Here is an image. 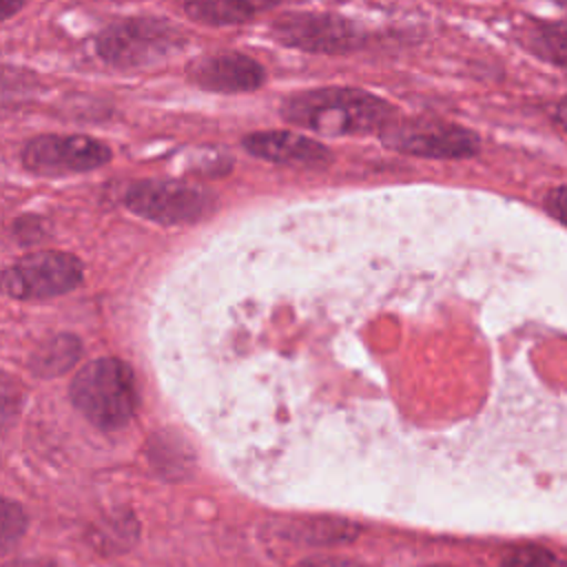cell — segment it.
Segmentation results:
<instances>
[{"label":"cell","mask_w":567,"mask_h":567,"mask_svg":"<svg viewBox=\"0 0 567 567\" xmlns=\"http://www.w3.org/2000/svg\"><path fill=\"white\" fill-rule=\"evenodd\" d=\"M281 117L321 135L381 133L396 109L383 97L352 86H323L292 93L281 102Z\"/></svg>","instance_id":"6da1fadb"},{"label":"cell","mask_w":567,"mask_h":567,"mask_svg":"<svg viewBox=\"0 0 567 567\" xmlns=\"http://www.w3.org/2000/svg\"><path fill=\"white\" fill-rule=\"evenodd\" d=\"M69 394L78 412L100 430L124 427L137 408L135 374L115 357H100L80 368Z\"/></svg>","instance_id":"7a4b0ae2"},{"label":"cell","mask_w":567,"mask_h":567,"mask_svg":"<svg viewBox=\"0 0 567 567\" xmlns=\"http://www.w3.org/2000/svg\"><path fill=\"white\" fill-rule=\"evenodd\" d=\"M184 44L175 24L159 18H126L109 24L95 38L97 55L120 69L153 64Z\"/></svg>","instance_id":"3957f363"},{"label":"cell","mask_w":567,"mask_h":567,"mask_svg":"<svg viewBox=\"0 0 567 567\" xmlns=\"http://www.w3.org/2000/svg\"><path fill=\"white\" fill-rule=\"evenodd\" d=\"M381 142L405 155L427 159H461L478 153L474 131L436 117H394L381 133Z\"/></svg>","instance_id":"277c9868"},{"label":"cell","mask_w":567,"mask_h":567,"mask_svg":"<svg viewBox=\"0 0 567 567\" xmlns=\"http://www.w3.org/2000/svg\"><path fill=\"white\" fill-rule=\"evenodd\" d=\"M84 281L82 261L62 250H38L16 259L2 272V288L9 297L31 301L60 297Z\"/></svg>","instance_id":"5b68a950"},{"label":"cell","mask_w":567,"mask_h":567,"mask_svg":"<svg viewBox=\"0 0 567 567\" xmlns=\"http://www.w3.org/2000/svg\"><path fill=\"white\" fill-rule=\"evenodd\" d=\"M124 206L157 224H193L213 208V195L199 186L177 179H142L124 193Z\"/></svg>","instance_id":"8992f818"},{"label":"cell","mask_w":567,"mask_h":567,"mask_svg":"<svg viewBox=\"0 0 567 567\" xmlns=\"http://www.w3.org/2000/svg\"><path fill=\"white\" fill-rule=\"evenodd\" d=\"M270 33L284 47L323 55L352 53L363 44V33L354 22L334 13L317 11L284 13L272 20Z\"/></svg>","instance_id":"52a82bcc"},{"label":"cell","mask_w":567,"mask_h":567,"mask_svg":"<svg viewBox=\"0 0 567 567\" xmlns=\"http://www.w3.org/2000/svg\"><path fill=\"white\" fill-rule=\"evenodd\" d=\"M111 148L89 135H38L22 148V166L42 177L86 173L111 162Z\"/></svg>","instance_id":"ba28073f"},{"label":"cell","mask_w":567,"mask_h":567,"mask_svg":"<svg viewBox=\"0 0 567 567\" xmlns=\"http://www.w3.org/2000/svg\"><path fill=\"white\" fill-rule=\"evenodd\" d=\"M190 84L213 93H248L266 82L264 66L239 51L208 53L186 66Z\"/></svg>","instance_id":"9c48e42d"},{"label":"cell","mask_w":567,"mask_h":567,"mask_svg":"<svg viewBox=\"0 0 567 567\" xmlns=\"http://www.w3.org/2000/svg\"><path fill=\"white\" fill-rule=\"evenodd\" d=\"M241 146L250 155L281 166L326 168L332 162L330 148L292 131H255L241 140Z\"/></svg>","instance_id":"30bf717a"},{"label":"cell","mask_w":567,"mask_h":567,"mask_svg":"<svg viewBox=\"0 0 567 567\" xmlns=\"http://www.w3.org/2000/svg\"><path fill=\"white\" fill-rule=\"evenodd\" d=\"M281 0H184V13L210 27H228L252 20L257 13L277 7Z\"/></svg>","instance_id":"8fae6325"},{"label":"cell","mask_w":567,"mask_h":567,"mask_svg":"<svg viewBox=\"0 0 567 567\" xmlns=\"http://www.w3.org/2000/svg\"><path fill=\"white\" fill-rule=\"evenodd\" d=\"M82 343L75 334H55L47 339L29 359V368L38 377H55L66 372L80 357Z\"/></svg>","instance_id":"7c38bea8"},{"label":"cell","mask_w":567,"mask_h":567,"mask_svg":"<svg viewBox=\"0 0 567 567\" xmlns=\"http://www.w3.org/2000/svg\"><path fill=\"white\" fill-rule=\"evenodd\" d=\"M523 42L540 60L567 66V20L534 22L527 27Z\"/></svg>","instance_id":"4fadbf2b"},{"label":"cell","mask_w":567,"mask_h":567,"mask_svg":"<svg viewBox=\"0 0 567 567\" xmlns=\"http://www.w3.org/2000/svg\"><path fill=\"white\" fill-rule=\"evenodd\" d=\"M501 567H567L563 558L543 547H520L503 558Z\"/></svg>","instance_id":"5bb4252c"},{"label":"cell","mask_w":567,"mask_h":567,"mask_svg":"<svg viewBox=\"0 0 567 567\" xmlns=\"http://www.w3.org/2000/svg\"><path fill=\"white\" fill-rule=\"evenodd\" d=\"M2 538H0V547L2 551H9L24 534L27 529V516L22 512V507L9 498L2 501Z\"/></svg>","instance_id":"9a60e30c"},{"label":"cell","mask_w":567,"mask_h":567,"mask_svg":"<svg viewBox=\"0 0 567 567\" xmlns=\"http://www.w3.org/2000/svg\"><path fill=\"white\" fill-rule=\"evenodd\" d=\"M13 233L22 244H33V241H42V237H47L49 230H47L44 219H40L35 215H24V217L16 219Z\"/></svg>","instance_id":"2e32d148"},{"label":"cell","mask_w":567,"mask_h":567,"mask_svg":"<svg viewBox=\"0 0 567 567\" xmlns=\"http://www.w3.org/2000/svg\"><path fill=\"white\" fill-rule=\"evenodd\" d=\"M545 208H547L549 215H554L558 221L567 224V186L551 188V190L545 195Z\"/></svg>","instance_id":"e0dca14e"},{"label":"cell","mask_w":567,"mask_h":567,"mask_svg":"<svg viewBox=\"0 0 567 567\" xmlns=\"http://www.w3.org/2000/svg\"><path fill=\"white\" fill-rule=\"evenodd\" d=\"M299 567H361L359 563H352L348 558H334V556H319L301 563Z\"/></svg>","instance_id":"ac0fdd59"},{"label":"cell","mask_w":567,"mask_h":567,"mask_svg":"<svg viewBox=\"0 0 567 567\" xmlns=\"http://www.w3.org/2000/svg\"><path fill=\"white\" fill-rule=\"evenodd\" d=\"M29 0H0V9H2V18L9 20L11 16H16Z\"/></svg>","instance_id":"d6986e66"},{"label":"cell","mask_w":567,"mask_h":567,"mask_svg":"<svg viewBox=\"0 0 567 567\" xmlns=\"http://www.w3.org/2000/svg\"><path fill=\"white\" fill-rule=\"evenodd\" d=\"M556 120H558V124L567 131V97L558 104V109H556Z\"/></svg>","instance_id":"ffe728a7"},{"label":"cell","mask_w":567,"mask_h":567,"mask_svg":"<svg viewBox=\"0 0 567 567\" xmlns=\"http://www.w3.org/2000/svg\"><path fill=\"white\" fill-rule=\"evenodd\" d=\"M554 2H558V4H563V7H567V0H554Z\"/></svg>","instance_id":"44dd1931"},{"label":"cell","mask_w":567,"mask_h":567,"mask_svg":"<svg viewBox=\"0 0 567 567\" xmlns=\"http://www.w3.org/2000/svg\"><path fill=\"white\" fill-rule=\"evenodd\" d=\"M432 567H443V565H432Z\"/></svg>","instance_id":"7402d4cb"},{"label":"cell","mask_w":567,"mask_h":567,"mask_svg":"<svg viewBox=\"0 0 567 567\" xmlns=\"http://www.w3.org/2000/svg\"><path fill=\"white\" fill-rule=\"evenodd\" d=\"M120 2H122V0H120Z\"/></svg>","instance_id":"603a6c76"}]
</instances>
